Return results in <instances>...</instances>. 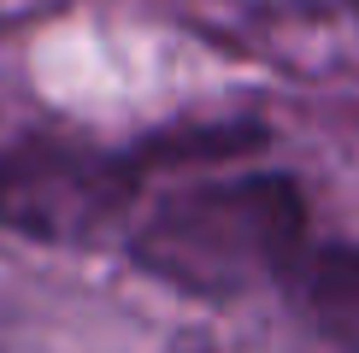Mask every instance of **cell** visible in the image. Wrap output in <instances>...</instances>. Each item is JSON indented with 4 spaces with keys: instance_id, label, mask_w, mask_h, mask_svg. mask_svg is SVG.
<instances>
[{
    "instance_id": "cell-1",
    "label": "cell",
    "mask_w": 359,
    "mask_h": 353,
    "mask_svg": "<svg viewBox=\"0 0 359 353\" xmlns=\"http://www.w3.org/2000/svg\"><path fill=\"white\" fill-rule=\"evenodd\" d=\"M301 247L306 206L289 176H236V183L183 188L136 235V259L147 271L201 300H236L271 277H289Z\"/></svg>"
},
{
    "instance_id": "cell-2",
    "label": "cell",
    "mask_w": 359,
    "mask_h": 353,
    "mask_svg": "<svg viewBox=\"0 0 359 353\" xmlns=\"http://www.w3.org/2000/svg\"><path fill=\"white\" fill-rule=\"evenodd\" d=\"M130 195V165L83 147H18L0 159V224L83 242L95 235Z\"/></svg>"
},
{
    "instance_id": "cell-3",
    "label": "cell",
    "mask_w": 359,
    "mask_h": 353,
    "mask_svg": "<svg viewBox=\"0 0 359 353\" xmlns=\"http://www.w3.org/2000/svg\"><path fill=\"white\" fill-rule=\"evenodd\" d=\"M283 283L301 353H359V247H301Z\"/></svg>"
}]
</instances>
